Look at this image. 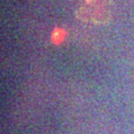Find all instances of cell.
<instances>
[{
    "label": "cell",
    "mask_w": 134,
    "mask_h": 134,
    "mask_svg": "<svg viewBox=\"0 0 134 134\" xmlns=\"http://www.w3.org/2000/svg\"><path fill=\"white\" fill-rule=\"evenodd\" d=\"M65 35H66V32L63 30V29L60 28H56L55 30L53 31V35H52V40H53V43L54 44H60L63 40H64L65 38Z\"/></svg>",
    "instance_id": "obj_1"
}]
</instances>
